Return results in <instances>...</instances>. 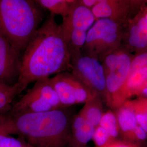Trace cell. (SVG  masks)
Returning <instances> with one entry per match:
<instances>
[{
  "label": "cell",
  "mask_w": 147,
  "mask_h": 147,
  "mask_svg": "<svg viewBox=\"0 0 147 147\" xmlns=\"http://www.w3.org/2000/svg\"><path fill=\"white\" fill-rule=\"evenodd\" d=\"M55 16H47L23 51L16 84L20 94L37 80L70 69V54Z\"/></svg>",
  "instance_id": "1"
},
{
  "label": "cell",
  "mask_w": 147,
  "mask_h": 147,
  "mask_svg": "<svg viewBox=\"0 0 147 147\" xmlns=\"http://www.w3.org/2000/svg\"><path fill=\"white\" fill-rule=\"evenodd\" d=\"M69 107L12 117L17 135L33 147H68L73 117Z\"/></svg>",
  "instance_id": "2"
},
{
  "label": "cell",
  "mask_w": 147,
  "mask_h": 147,
  "mask_svg": "<svg viewBox=\"0 0 147 147\" xmlns=\"http://www.w3.org/2000/svg\"><path fill=\"white\" fill-rule=\"evenodd\" d=\"M43 18L42 8L31 0H0V32L21 53Z\"/></svg>",
  "instance_id": "3"
},
{
  "label": "cell",
  "mask_w": 147,
  "mask_h": 147,
  "mask_svg": "<svg viewBox=\"0 0 147 147\" xmlns=\"http://www.w3.org/2000/svg\"><path fill=\"white\" fill-rule=\"evenodd\" d=\"M125 25L110 19L95 20L87 32L82 52L100 62L107 53L121 46Z\"/></svg>",
  "instance_id": "4"
},
{
  "label": "cell",
  "mask_w": 147,
  "mask_h": 147,
  "mask_svg": "<svg viewBox=\"0 0 147 147\" xmlns=\"http://www.w3.org/2000/svg\"><path fill=\"white\" fill-rule=\"evenodd\" d=\"M63 108L51 84L50 78L34 82L31 88L8 111L9 116L26 113H41Z\"/></svg>",
  "instance_id": "5"
},
{
  "label": "cell",
  "mask_w": 147,
  "mask_h": 147,
  "mask_svg": "<svg viewBox=\"0 0 147 147\" xmlns=\"http://www.w3.org/2000/svg\"><path fill=\"white\" fill-rule=\"evenodd\" d=\"M91 9L75 3L59 24L70 57L82 51L87 32L94 23Z\"/></svg>",
  "instance_id": "6"
},
{
  "label": "cell",
  "mask_w": 147,
  "mask_h": 147,
  "mask_svg": "<svg viewBox=\"0 0 147 147\" xmlns=\"http://www.w3.org/2000/svg\"><path fill=\"white\" fill-rule=\"evenodd\" d=\"M71 73L109 106L106 75L100 61L82 51L71 57Z\"/></svg>",
  "instance_id": "7"
},
{
  "label": "cell",
  "mask_w": 147,
  "mask_h": 147,
  "mask_svg": "<svg viewBox=\"0 0 147 147\" xmlns=\"http://www.w3.org/2000/svg\"><path fill=\"white\" fill-rule=\"evenodd\" d=\"M134 96L147 98V51L134 55L126 80L110 107L115 110Z\"/></svg>",
  "instance_id": "8"
},
{
  "label": "cell",
  "mask_w": 147,
  "mask_h": 147,
  "mask_svg": "<svg viewBox=\"0 0 147 147\" xmlns=\"http://www.w3.org/2000/svg\"><path fill=\"white\" fill-rule=\"evenodd\" d=\"M50 80L63 107L85 103L97 95L68 71L56 74Z\"/></svg>",
  "instance_id": "9"
},
{
  "label": "cell",
  "mask_w": 147,
  "mask_h": 147,
  "mask_svg": "<svg viewBox=\"0 0 147 147\" xmlns=\"http://www.w3.org/2000/svg\"><path fill=\"white\" fill-rule=\"evenodd\" d=\"M121 46L134 55L147 51V5L136 14L128 18Z\"/></svg>",
  "instance_id": "10"
},
{
  "label": "cell",
  "mask_w": 147,
  "mask_h": 147,
  "mask_svg": "<svg viewBox=\"0 0 147 147\" xmlns=\"http://www.w3.org/2000/svg\"><path fill=\"white\" fill-rule=\"evenodd\" d=\"M19 53L0 32V83L8 86L16 84L20 65Z\"/></svg>",
  "instance_id": "11"
},
{
  "label": "cell",
  "mask_w": 147,
  "mask_h": 147,
  "mask_svg": "<svg viewBox=\"0 0 147 147\" xmlns=\"http://www.w3.org/2000/svg\"><path fill=\"white\" fill-rule=\"evenodd\" d=\"M134 55L120 46L117 62L113 69L106 75V88L109 99V107L112 100L121 89L129 72Z\"/></svg>",
  "instance_id": "12"
},
{
  "label": "cell",
  "mask_w": 147,
  "mask_h": 147,
  "mask_svg": "<svg viewBox=\"0 0 147 147\" xmlns=\"http://www.w3.org/2000/svg\"><path fill=\"white\" fill-rule=\"evenodd\" d=\"M95 128L80 112L74 115L69 147H86L92 140Z\"/></svg>",
  "instance_id": "13"
},
{
  "label": "cell",
  "mask_w": 147,
  "mask_h": 147,
  "mask_svg": "<svg viewBox=\"0 0 147 147\" xmlns=\"http://www.w3.org/2000/svg\"><path fill=\"white\" fill-rule=\"evenodd\" d=\"M115 110L120 137L124 141L136 144L134 130L138 124L134 112L126 101Z\"/></svg>",
  "instance_id": "14"
},
{
  "label": "cell",
  "mask_w": 147,
  "mask_h": 147,
  "mask_svg": "<svg viewBox=\"0 0 147 147\" xmlns=\"http://www.w3.org/2000/svg\"><path fill=\"white\" fill-rule=\"evenodd\" d=\"M104 102L98 95L84 103L79 112L92 125L96 127L99 125L103 115Z\"/></svg>",
  "instance_id": "15"
},
{
  "label": "cell",
  "mask_w": 147,
  "mask_h": 147,
  "mask_svg": "<svg viewBox=\"0 0 147 147\" xmlns=\"http://www.w3.org/2000/svg\"><path fill=\"white\" fill-rule=\"evenodd\" d=\"M42 8L47 9L54 16H65L76 0H31Z\"/></svg>",
  "instance_id": "16"
},
{
  "label": "cell",
  "mask_w": 147,
  "mask_h": 147,
  "mask_svg": "<svg viewBox=\"0 0 147 147\" xmlns=\"http://www.w3.org/2000/svg\"><path fill=\"white\" fill-rule=\"evenodd\" d=\"M126 102L134 112L137 124L147 131V98L137 97Z\"/></svg>",
  "instance_id": "17"
},
{
  "label": "cell",
  "mask_w": 147,
  "mask_h": 147,
  "mask_svg": "<svg viewBox=\"0 0 147 147\" xmlns=\"http://www.w3.org/2000/svg\"><path fill=\"white\" fill-rule=\"evenodd\" d=\"M19 94L17 84L11 86L0 83V114L8 112L13 100Z\"/></svg>",
  "instance_id": "18"
},
{
  "label": "cell",
  "mask_w": 147,
  "mask_h": 147,
  "mask_svg": "<svg viewBox=\"0 0 147 147\" xmlns=\"http://www.w3.org/2000/svg\"><path fill=\"white\" fill-rule=\"evenodd\" d=\"M99 125L106 130L113 140L119 139V130L116 113L114 111L108 110L104 112Z\"/></svg>",
  "instance_id": "19"
},
{
  "label": "cell",
  "mask_w": 147,
  "mask_h": 147,
  "mask_svg": "<svg viewBox=\"0 0 147 147\" xmlns=\"http://www.w3.org/2000/svg\"><path fill=\"white\" fill-rule=\"evenodd\" d=\"M0 134L17 135L14 121L11 116L0 114Z\"/></svg>",
  "instance_id": "20"
},
{
  "label": "cell",
  "mask_w": 147,
  "mask_h": 147,
  "mask_svg": "<svg viewBox=\"0 0 147 147\" xmlns=\"http://www.w3.org/2000/svg\"><path fill=\"white\" fill-rule=\"evenodd\" d=\"M0 147H33L24 140L0 134Z\"/></svg>",
  "instance_id": "21"
},
{
  "label": "cell",
  "mask_w": 147,
  "mask_h": 147,
  "mask_svg": "<svg viewBox=\"0 0 147 147\" xmlns=\"http://www.w3.org/2000/svg\"><path fill=\"white\" fill-rule=\"evenodd\" d=\"M92 140L94 142L95 147H102L111 141L114 140L106 130L100 125L95 127Z\"/></svg>",
  "instance_id": "22"
},
{
  "label": "cell",
  "mask_w": 147,
  "mask_h": 147,
  "mask_svg": "<svg viewBox=\"0 0 147 147\" xmlns=\"http://www.w3.org/2000/svg\"><path fill=\"white\" fill-rule=\"evenodd\" d=\"M147 0H129V13L128 18L135 16L144 5H147Z\"/></svg>",
  "instance_id": "23"
},
{
  "label": "cell",
  "mask_w": 147,
  "mask_h": 147,
  "mask_svg": "<svg viewBox=\"0 0 147 147\" xmlns=\"http://www.w3.org/2000/svg\"><path fill=\"white\" fill-rule=\"evenodd\" d=\"M134 137L136 144L139 146L138 144L147 140V131L139 125H137L134 130Z\"/></svg>",
  "instance_id": "24"
},
{
  "label": "cell",
  "mask_w": 147,
  "mask_h": 147,
  "mask_svg": "<svg viewBox=\"0 0 147 147\" xmlns=\"http://www.w3.org/2000/svg\"><path fill=\"white\" fill-rule=\"evenodd\" d=\"M101 147H140V146L123 140L117 139L111 141L105 146Z\"/></svg>",
  "instance_id": "25"
},
{
  "label": "cell",
  "mask_w": 147,
  "mask_h": 147,
  "mask_svg": "<svg viewBox=\"0 0 147 147\" xmlns=\"http://www.w3.org/2000/svg\"><path fill=\"white\" fill-rule=\"evenodd\" d=\"M98 2H104L110 5L126 8L129 10V0H98Z\"/></svg>",
  "instance_id": "26"
}]
</instances>
